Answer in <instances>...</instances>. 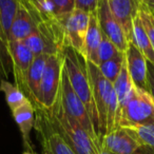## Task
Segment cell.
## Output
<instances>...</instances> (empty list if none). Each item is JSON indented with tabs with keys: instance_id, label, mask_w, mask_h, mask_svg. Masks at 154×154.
Here are the masks:
<instances>
[{
	"instance_id": "6da1fadb",
	"label": "cell",
	"mask_w": 154,
	"mask_h": 154,
	"mask_svg": "<svg viewBox=\"0 0 154 154\" xmlns=\"http://www.w3.org/2000/svg\"><path fill=\"white\" fill-rule=\"evenodd\" d=\"M85 60V59H84ZM89 76L92 86V95L97 114L99 138L118 128V101L113 85L107 80L93 62L87 61Z\"/></svg>"
},
{
	"instance_id": "7a4b0ae2",
	"label": "cell",
	"mask_w": 154,
	"mask_h": 154,
	"mask_svg": "<svg viewBox=\"0 0 154 154\" xmlns=\"http://www.w3.org/2000/svg\"><path fill=\"white\" fill-rule=\"evenodd\" d=\"M64 70L69 77L70 84L74 92L84 103L92 122L98 133V122L97 114L95 110L94 100L92 95V86L89 76L88 69L86 66L84 58L70 47H66L63 50ZM99 135V134H98Z\"/></svg>"
},
{
	"instance_id": "3957f363",
	"label": "cell",
	"mask_w": 154,
	"mask_h": 154,
	"mask_svg": "<svg viewBox=\"0 0 154 154\" xmlns=\"http://www.w3.org/2000/svg\"><path fill=\"white\" fill-rule=\"evenodd\" d=\"M50 111L57 130L61 133L75 154H97L99 146L80 126L77 120L64 112L59 99Z\"/></svg>"
},
{
	"instance_id": "277c9868",
	"label": "cell",
	"mask_w": 154,
	"mask_h": 154,
	"mask_svg": "<svg viewBox=\"0 0 154 154\" xmlns=\"http://www.w3.org/2000/svg\"><path fill=\"white\" fill-rule=\"evenodd\" d=\"M35 108L34 128L41 146L42 154H75L61 133L57 130L49 110Z\"/></svg>"
},
{
	"instance_id": "5b68a950",
	"label": "cell",
	"mask_w": 154,
	"mask_h": 154,
	"mask_svg": "<svg viewBox=\"0 0 154 154\" xmlns=\"http://www.w3.org/2000/svg\"><path fill=\"white\" fill-rule=\"evenodd\" d=\"M154 124V101L149 92L134 86L131 97L118 113V127Z\"/></svg>"
},
{
	"instance_id": "8992f818",
	"label": "cell",
	"mask_w": 154,
	"mask_h": 154,
	"mask_svg": "<svg viewBox=\"0 0 154 154\" xmlns=\"http://www.w3.org/2000/svg\"><path fill=\"white\" fill-rule=\"evenodd\" d=\"M58 99H59L64 112L79 122L80 126L92 137L95 143L97 146H100V138H99L98 133H97L96 129H95L94 125H93L92 119H91L84 103L80 100L79 97L77 96V94L74 92L72 86H71L69 77L66 73V70H64V64Z\"/></svg>"
},
{
	"instance_id": "52a82bcc",
	"label": "cell",
	"mask_w": 154,
	"mask_h": 154,
	"mask_svg": "<svg viewBox=\"0 0 154 154\" xmlns=\"http://www.w3.org/2000/svg\"><path fill=\"white\" fill-rule=\"evenodd\" d=\"M63 64V52L48 56L40 87V107L45 110H51L57 101Z\"/></svg>"
},
{
	"instance_id": "ba28073f",
	"label": "cell",
	"mask_w": 154,
	"mask_h": 154,
	"mask_svg": "<svg viewBox=\"0 0 154 154\" xmlns=\"http://www.w3.org/2000/svg\"><path fill=\"white\" fill-rule=\"evenodd\" d=\"M100 146L112 154H153L129 129L118 127L100 137Z\"/></svg>"
},
{
	"instance_id": "9c48e42d",
	"label": "cell",
	"mask_w": 154,
	"mask_h": 154,
	"mask_svg": "<svg viewBox=\"0 0 154 154\" xmlns=\"http://www.w3.org/2000/svg\"><path fill=\"white\" fill-rule=\"evenodd\" d=\"M9 55L15 86L30 100V92H29L28 88V75L31 64L34 59V55L23 42H19V41H12L10 43Z\"/></svg>"
},
{
	"instance_id": "30bf717a",
	"label": "cell",
	"mask_w": 154,
	"mask_h": 154,
	"mask_svg": "<svg viewBox=\"0 0 154 154\" xmlns=\"http://www.w3.org/2000/svg\"><path fill=\"white\" fill-rule=\"evenodd\" d=\"M89 19L90 13L74 9L63 21L66 47L72 48L80 56L84 52L85 41L89 28Z\"/></svg>"
},
{
	"instance_id": "8fae6325",
	"label": "cell",
	"mask_w": 154,
	"mask_h": 154,
	"mask_svg": "<svg viewBox=\"0 0 154 154\" xmlns=\"http://www.w3.org/2000/svg\"><path fill=\"white\" fill-rule=\"evenodd\" d=\"M97 13H98V20L101 32L115 45V47L120 52L125 53L130 41L127 38L125 31L122 30L119 22L112 14L107 0H99Z\"/></svg>"
},
{
	"instance_id": "7c38bea8",
	"label": "cell",
	"mask_w": 154,
	"mask_h": 154,
	"mask_svg": "<svg viewBox=\"0 0 154 154\" xmlns=\"http://www.w3.org/2000/svg\"><path fill=\"white\" fill-rule=\"evenodd\" d=\"M129 74L135 87L149 92L148 84V61L137 47L130 41L125 52Z\"/></svg>"
},
{
	"instance_id": "4fadbf2b",
	"label": "cell",
	"mask_w": 154,
	"mask_h": 154,
	"mask_svg": "<svg viewBox=\"0 0 154 154\" xmlns=\"http://www.w3.org/2000/svg\"><path fill=\"white\" fill-rule=\"evenodd\" d=\"M113 16L116 18L129 41L132 40L133 21L139 12L141 0H107Z\"/></svg>"
},
{
	"instance_id": "5bb4252c",
	"label": "cell",
	"mask_w": 154,
	"mask_h": 154,
	"mask_svg": "<svg viewBox=\"0 0 154 154\" xmlns=\"http://www.w3.org/2000/svg\"><path fill=\"white\" fill-rule=\"evenodd\" d=\"M12 114L22 135L26 150L34 152L33 145L31 143V131L33 130L35 124V108L33 103L26 99L21 106L14 110Z\"/></svg>"
},
{
	"instance_id": "9a60e30c",
	"label": "cell",
	"mask_w": 154,
	"mask_h": 154,
	"mask_svg": "<svg viewBox=\"0 0 154 154\" xmlns=\"http://www.w3.org/2000/svg\"><path fill=\"white\" fill-rule=\"evenodd\" d=\"M47 54L34 57L28 75V88L30 92V101L34 107H40V87L43 72L48 60Z\"/></svg>"
},
{
	"instance_id": "2e32d148",
	"label": "cell",
	"mask_w": 154,
	"mask_h": 154,
	"mask_svg": "<svg viewBox=\"0 0 154 154\" xmlns=\"http://www.w3.org/2000/svg\"><path fill=\"white\" fill-rule=\"evenodd\" d=\"M101 40V30L99 26L98 13L97 10L90 13V19H89V28L87 32L86 41H85V48L82 52V57L87 61L93 62L97 66V52L98 47Z\"/></svg>"
},
{
	"instance_id": "e0dca14e",
	"label": "cell",
	"mask_w": 154,
	"mask_h": 154,
	"mask_svg": "<svg viewBox=\"0 0 154 154\" xmlns=\"http://www.w3.org/2000/svg\"><path fill=\"white\" fill-rule=\"evenodd\" d=\"M19 3V2H18ZM37 28V22L31 13L22 5H18L17 13L15 15L11 31L12 41H24Z\"/></svg>"
},
{
	"instance_id": "ac0fdd59",
	"label": "cell",
	"mask_w": 154,
	"mask_h": 154,
	"mask_svg": "<svg viewBox=\"0 0 154 154\" xmlns=\"http://www.w3.org/2000/svg\"><path fill=\"white\" fill-rule=\"evenodd\" d=\"M18 5V0H0V34L8 51L10 49L12 26Z\"/></svg>"
},
{
	"instance_id": "d6986e66",
	"label": "cell",
	"mask_w": 154,
	"mask_h": 154,
	"mask_svg": "<svg viewBox=\"0 0 154 154\" xmlns=\"http://www.w3.org/2000/svg\"><path fill=\"white\" fill-rule=\"evenodd\" d=\"M112 85H113V89L115 91L116 97H117L118 113H119V111L124 108V106L126 105L127 101L131 97L133 89H134V84H133L132 79H131V76L128 71L126 55H125L124 64H122V68L120 70L119 75H118L116 80ZM117 122H118V118H117Z\"/></svg>"
},
{
	"instance_id": "ffe728a7",
	"label": "cell",
	"mask_w": 154,
	"mask_h": 154,
	"mask_svg": "<svg viewBox=\"0 0 154 154\" xmlns=\"http://www.w3.org/2000/svg\"><path fill=\"white\" fill-rule=\"evenodd\" d=\"M131 41L141 52V54L147 59V61L154 66V50L151 42H150V39L148 37L147 32H146L145 28H143V22H141L139 12L136 17H135L134 21H133L132 40Z\"/></svg>"
},
{
	"instance_id": "44dd1931",
	"label": "cell",
	"mask_w": 154,
	"mask_h": 154,
	"mask_svg": "<svg viewBox=\"0 0 154 154\" xmlns=\"http://www.w3.org/2000/svg\"><path fill=\"white\" fill-rule=\"evenodd\" d=\"M0 91L3 92L5 96V100L9 106L11 112L17 109L26 100V97L15 85L11 84L5 79H0Z\"/></svg>"
},
{
	"instance_id": "7402d4cb",
	"label": "cell",
	"mask_w": 154,
	"mask_h": 154,
	"mask_svg": "<svg viewBox=\"0 0 154 154\" xmlns=\"http://www.w3.org/2000/svg\"><path fill=\"white\" fill-rule=\"evenodd\" d=\"M45 5L54 18L63 22L75 9V0H45Z\"/></svg>"
},
{
	"instance_id": "603a6c76",
	"label": "cell",
	"mask_w": 154,
	"mask_h": 154,
	"mask_svg": "<svg viewBox=\"0 0 154 154\" xmlns=\"http://www.w3.org/2000/svg\"><path fill=\"white\" fill-rule=\"evenodd\" d=\"M124 60L125 53L120 52L115 57L103 62V63H100L97 66H98L99 71H100V73L103 74V76L105 77L106 79L109 80L111 84H113L116 80V78H117V76L119 75L120 70L122 68V64H124Z\"/></svg>"
},
{
	"instance_id": "cb8c5ba5",
	"label": "cell",
	"mask_w": 154,
	"mask_h": 154,
	"mask_svg": "<svg viewBox=\"0 0 154 154\" xmlns=\"http://www.w3.org/2000/svg\"><path fill=\"white\" fill-rule=\"evenodd\" d=\"M131 131L137 140L154 154V124L124 127Z\"/></svg>"
},
{
	"instance_id": "d4e9b609",
	"label": "cell",
	"mask_w": 154,
	"mask_h": 154,
	"mask_svg": "<svg viewBox=\"0 0 154 154\" xmlns=\"http://www.w3.org/2000/svg\"><path fill=\"white\" fill-rule=\"evenodd\" d=\"M18 2L30 12L37 24L53 18V16L48 12L45 0H18Z\"/></svg>"
},
{
	"instance_id": "484cf974",
	"label": "cell",
	"mask_w": 154,
	"mask_h": 154,
	"mask_svg": "<svg viewBox=\"0 0 154 154\" xmlns=\"http://www.w3.org/2000/svg\"><path fill=\"white\" fill-rule=\"evenodd\" d=\"M119 53L120 51L115 47V45L101 32V40L97 52V66L115 57Z\"/></svg>"
},
{
	"instance_id": "4316f807",
	"label": "cell",
	"mask_w": 154,
	"mask_h": 154,
	"mask_svg": "<svg viewBox=\"0 0 154 154\" xmlns=\"http://www.w3.org/2000/svg\"><path fill=\"white\" fill-rule=\"evenodd\" d=\"M139 16L154 50V11L141 1L139 7Z\"/></svg>"
},
{
	"instance_id": "83f0119b",
	"label": "cell",
	"mask_w": 154,
	"mask_h": 154,
	"mask_svg": "<svg viewBox=\"0 0 154 154\" xmlns=\"http://www.w3.org/2000/svg\"><path fill=\"white\" fill-rule=\"evenodd\" d=\"M10 66H11V60H10L9 51L5 48L0 34V73H2L5 77H8L9 70H12Z\"/></svg>"
},
{
	"instance_id": "f1b7e54d",
	"label": "cell",
	"mask_w": 154,
	"mask_h": 154,
	"mask_svg": "<svg viewBox=\"0 0 154 154\" xmlns=\"http://www.w3.org/2000/svg\"><path fill=\"white\" fill-rule=\"evenodd\" d=\"M99 0H75V9L92 13L98 8Z\"/></svg>"
},
{
	"instance_id": "f546056e",
	"label": "cell",
	"mask_w": 154,
	"mask_h": 154,
	"mask_svg": "<svg viewBox=\"0 0 154 154\" xmlns=\"http://www.w3.org/2000/svg\"><path fill=\"white\" fill-rule=\"evenodd\" d=\"M148 84H149V93L151 94L154 101V66L148 62Z\"/></svg>"
},
{
	"instance_id": "4dcf8cb0",
	"label": "cell",
	"mask_w": 154,
	"mask_h": 154,
	"mask_svg": "<svg viewBox=\"0 0 154 154\" xmlns=\"http://www.w3.org/2000/svg\"><path fill=\"white\" fill-rule=\"evenodd\" d=\"M141 1H143L148 7L151 8V9L154 11V0H141Z\"/></svg>"
},
{
	"instance_id": "1f68e13d",
	"label": "cell",
	"mask_w": 154,
	"mask_h": 154,
	"mask_svg": "<svg viewBox=\"0 0 154 154\" xmlns=\"http://www.w3.org/2000/svg\"><path fill=\"white\" fill-rule=\"evenodd\" d=\"M97 154H112V153H110V152L107 151L105 148H103L101 146H99L98 150H97Z\"/></svg>"
},
{
	"instance_id": "d6a6232c",
	"label": "cell",
	"mask_w": 154,
	"mask_h": 154,
	"mask_svg": "<svg viewBox=\"0 0 154 154\" xmlns=\"http://www.w3.org/2000/svg\"><path fill=\"white\" fill-rule=\"evenodd\" d=\"M22 154H35V152H31V151H28V150H24Z\"/></svg>"
}]
</instances>
